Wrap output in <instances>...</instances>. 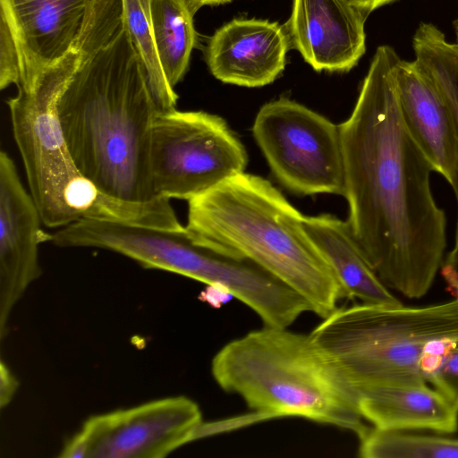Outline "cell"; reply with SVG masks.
<instances>
[{"mask_svg": "<svg viewBox=\"0 0 458 458\" xmlns=\"http://www.w3.org/2000/svg\"><path fill=\"white\" fill-rule=\"evenodd\" d=\"M364 13L369 15L374 10L395 0H348Z\"/></svg>", "mask_w": 458, "mask_h": 458, "instance_id": "cell-25", "label": "cell"}, {"mask_svg": "<svg viewBox=\"0 0 458 458\" xmlns=\"http://www.w3.org/2000/svg\"><path fill=\"white\" fill-rule=\"evenodd\" d=\"M400 57L377 48L350 116L339 125L352 237L385 285L424 296L441 268L446 217L430 163L402 118L394 71Z\"/></svg>", "mask_w": 458, "mask_h": 458, "instance_id": "cell-1", "label": "cell"}, {"mask_svg": "<svg viewBox=\"0 0 458 458\" xmlns=\"http://www.w3.org/2000/svg\"><path fill=\"white\" fill-rule=\"evenodd\" d=\"M394 79L405 127L434 172L458 196V133L446 102L414 61L400 59Z\"/></svg>", "mask_w": 458, "mask_h": 458, "instance_id": "cell-15", "label": "cell"}, {"mask_svg": "<svg viewBox=\"0 0 458 458\" xmlns=\"http://www.w3.org/2000/svg\"><path fill=\"white\" fill-rule=\"evenodd\" d=\"M428 383L458 409V346L445 357Z\"/></svg>", "mask_w": 458, "mask_h": 458, "instance_id": "cell-23", "label": "cell"}, {"mask_svg": "<svg viewBox=\"0 0 458 458\" xmlns=\"http://www.w3.org/2000/svg\"><path fill=\"white\" fill-rule=\"evenodd\" d=\"M354 387L425 382L432 340L458 339V298L423 307L360 303L336 308L310 334Z\"/></svg>", "mask_w": 458, "mask_h": 458, "instance_id": "cell-6", "label": "cell"}, {"mask_svg": "<svg viewBox=\"0 0 458 458\" xmlns=\"http://www.w3.org/2000/svg\"><path fill=\"white\" fill-rule=\"evenodd\" d=\"M219 386L267 417L295 416L361 437L354 387L310 335L265 327L225 344L213 358Z\"/></svg>", "mask_w": 458, "mask_h": 458, "instance_id": "cell-5", "label": "cell"}, {"mask_svg": "<svg viewBox=\"0 0 458 458\" xmlns=\"http://www.w3.org/2000/svg\"><path fill=\"white\" fill-rule=\"evenodd\" d=\"M368 15L348 0H293L290 44L317 72H345L366 51Z\"/></svg>", "mask_w": 458, "mask_h": 458, "instance_id": "cell-13", "label": "cell"}, {"mask_svg": "<svg viewBox=\"0 0 458 458\" xmlns=\"http://www.w3.org/2000/svg\"><path fill=\"white\" fill-rule=\"evenodd\" d=\"M256 142L276 180L301 195H344L339 126L287 98L261 106L252 126Z\"/></svg>", "mask_w": 458, "mask_h": 458, "instance_id": "cell-9", "label": "cell"}, {"mask_svg": "<svg viewBox=\"0 0 458 458\" xmlns=\"http://www.w3.org/2000/svg\"><path fill=\"white\" fill-rule=\"evenodd\" d=\"M151 0H122L123 25L145 70L149 88L161 109L175 108L178 96L167 82L155 46Z\"/></svg>", "mask_w": 458, "mask_h": 458, "instance_id": "cell-21", "label": "cell"}, {"mask_svg": "<svg viewBox=\"0 0 458 458\" xmlns=\"http://www.w3.org/2000/svg\"><path fill=\"white\" fill-rule=\"evenodd\" d=\"M114 247L146 268L179 274L225 291L254 310L265 327L287 328L311 310L301 295L248 259L184 226L126 224L118 230Z\"/></svg>", "mask_w": 458, "mask_h": 458, "instance_id": "cell-7", "label": "cell"}, {"mask_svg": "<svg viewBox=\"0 0 458 458\" xmlns=\"http://www.w3.org/2000/svg\"><path fill=\"white\" fill-rule=\"evenodd\" d=\"M150 13L158 60L174 89L187 72L196 46L194 14L183 0H151Z\"/></svg>", "mask_w": 458, "mask_h": 458, "instance_id": "cell-19", "label": "cell"}, {"mask_svg": "<svg viewBox=\"0 0 458 458\" xmlns=\"http://www.w3.org/2000/svg\"><path fill=\"white\" fill-rule=\"evenodd\" d=\"M414 63L446 102L458 133V45L445 40L433 24L422 22L413 37ZM458 204V196H456ZM441 274L458 298V216L452 250L444 259Z\"/></svg>", "mask_w": 458, "mask_h": 458, "instance_id": "cell-18", "label": "cell"}, {"mask_svg": "<svg viewBox=\"0 0 458 458\" xmlns=\"http://www.w3.org/2000/svg\"><path fill=\"white\" fill-rule=\"evenodd\" d=\"M290 45L278 22L233 19L211 36L205 57L212 75L222 82L257 88L282 73Z\"/></svg>", "mask_w": 458, "mask_h": 458, "instance_id": "cell-14", "label": "cell"}, {"mask_svg": "<svg viewBox=\"0 0 458 458\" xmlns=\"http://www.w3.org/2000/svg\"><path fill=\"white\" fill-rule=\"evenodd\" d=\"M354 389L360 415L374 428L439 434L458 428V409L428 383L387 382Z\"/></svg>", "mask_w": 458, "mask_h": 458, "instance_id": "cell-16", "label": "cell"}, {"mask_svg": "<svg viewBox=\"0 0 458 458\" xmlns=\"http://www.w3.org/2000/svg\"><path fill=\"white\" fill-rule=\"evenodd\" d=\"M303 227L333 271L344 298L371 304H402L363 257L347 221L330 214L304 216Z\"/></svg>", "mask_w": 458, "mask_h": 458, "instance_id": "cell-17", "label": "cell"}, {"mask_svg": "<svg viewBox=\"0 0 458 458\" xmlns=\"http://www.w3.org/2000/svg\"><path fill=\"white\" fill-rule=\"evenodd\" d=\"M199 405L171 396L89 417L64 444V458H163L197 438Z\"/></svg>", "mask_w": 458, "mask_h": 458, "instance_id": "cell-10", "label": "cell"}, {"mask_svg": "<svg viewBox=\"0 0 458 458\" xmlns=\"http://www.w3.org/2000/svg\"><path fill=\"white\" fill-rule=\"evenodd\" d=\"M454 26H455V32H456V36H457V45H458V21H456Z\"/></svg>", "mask_w": 458, "mask_h": 458, "instance_id": "cell-27", "label": "cell"}, {"mask_svg": "<svg viewBox=\"0 0 458 458\" xmlns=\"http://www.w3.org/2000/svg\"><path fill=\"white\" fill-rule=\"evenodd\" d=\"M359 439L363 458H458V438L373 427Z\"/></svg>", "mask_w": 458, "mask_h": 458, "instance_id": "cell-20", "label": "cell"}, {"mask_svg": "<svg viewBox=\"0 0 458 458\" xmlns=\"http://www.w3.org/2000/svg\"><path fill=\"white\" fill-rule=\"evenodd\" d=\"M162 112L123 23L89 50L63 89L56 114L79 171L104 193L154 201L148 142Z\"/></svg>", "mask_w": 458, "mask_h": 458, "instance_id": "cell-2", "label": "cell"}, {"mask_svg": "<svg viewBox=\"0 0 458 458\" xmlns=\"http://www.w3.org/2000/svg\"><path fill=\"white\" fill-rule=\"evenodd\" d=\"M18 382L4 362L0 364V405L3 409L13 399Z\"/></svg>", "mask_w": 458, "mask_h": 458, "instance_id": "cell-24", "label": "cell"}, {"mask_svg": "<svg viewBox=\"0 0 458 458\" xmlns=\"http://www.w3.org/2000/svg\"><path fill=\"white\" fill-rule=\"evenodd\" d=\"M186 228L230 249L294 290L320 318L344 298L303 227V216L267 180L241 173L188 200Z\"/></svg>", "mask_w": 458, "mask_h": 458, "instance_id": "cell-3", "label": "cell"}, {"mask_svg": "<svg viewBox=\"0 0 458 458\" xmlns=\"http://www.w3.org/2000/svg\"><path fill=\"white\" fill-rule=\"evenodd\" d=\"M106 38V25L97 21L78 47L42 72L31 86L18 88L7 101L29 191L47 227L62 228L83 219L158 226L164 219L159 202L118 199L84 177L62 131L57 99L87 53Z\"/></svg>", "mask_w": 458, "mask_h": 458, "instance_id": "cell-4", "label": "cell"}, {"mask_svg": "<svg viewBox=\"0 0 458 458\" xmlns=\"http://www.w3.org/2000/svg\"><path fill=\"white\" fill-rule=\"evenodd\" d=\"M20 80V64L17 48L6 23L0 19V89L11 84L17 85Z\"/></svg>", "mask_w": 458, "mask_h": 458, "instance_id": "cell-22", "label": "cell"}, {"mask_svg": "<svg viewBox=\"0 0 458 458\" xmlns=\"http://www.w3.org/2000/svg\"><path fill=\"white\" fill-rule=\"evenodd\" d=\"M246 150L225 121L203 111H162L148 142V182L156 199L190 200L243 173Z\"/></svg>", "mask_w": 458, "mask_h": 458, "instance_id": "cell-8", "label": "cell"}, {"mask_svg": "<svg viewBox=\"0 0 458 458\" xmlns=\"http://www.w3.org/2000/svg\"><path fill=\"white\" fill-rule=\"evenodd\" d=\"M36 202L13 158L0 152V336L8 334L14 306L41 275L39 245L51 242Z\"/></svg>", "mask_w": 458, "mask_h": 458, "instance_id": "cell-12", "label": "cell"}, {"mask_svg": "<svg viewBox=\"0 0 458 458\" xmlns=\"http://www.w3.org/2000/svg\"><path fill=\"white\" fill-rule=\"evenodd\" d=\"M190 11L195 14L205 5H220L233 2V0H183Z\"/></svg>", "mask_w": 458, "mask_h": 458, "instance_id": "cell-26", "label": "cell"}, {"mask_svg": "<svg viewBox=\"0 0 458 458\" xmlns=\"http://www.w3.org/2000/svg\"><path fill=\"white\" fill-rule=\"evenodd\" d=\"M106 0H0V19L13 38L20 64L17 88L78 47Z\"/></svg>", "mask_w": 458, "mask_h": 458, "instance_id": "cell-11", "label": "cell"}]
</instances>
